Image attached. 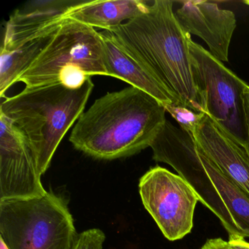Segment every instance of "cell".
<instances>
[{
	"label": "cell",
	"mask_w": 249,
	"mask_h": 249,
	"mask_svg": "<svg viewBox=\"0 0 249 249\" xmlns=\"http://www.w3.org/2000/svg\"><path fill=\"white\" fill-rule=\"evenodd\" d=\"M107 31L180 105L205 113L192 71L189 45L192 37L176 19L172 1L150 2L145 12Z\"/></svg>",
	"instance_id": "6da1fadb"
},
{
	"label": "cell",
	"mask_w": 249,
	"mask_h": 249,
	"mask_svg": "<svg viewBox=\"0 0 249 249\" xmlns=\"http://www.w3.org/2000/svg\"><path fill=\"white\" fill-rule=\"evenodd\" d=\"M165 113L161 103L135 87L108 92L80 116L70 142L96 160L131 157L151 146Z\"/></svg>",
	"instance_id": "7a4b0ae2"
},
{
	"label": "cell",
	"mask_w": 249,
	"mask_h": 249,
	"mask_svg": "<svg viewBox=\"0 0 249 249\" xmlns=\"http://www.w3.org/2000/svg\"><path fill=\"white\" fill-rule=\"evenodd\" d=\"M94 87L90 78L78 89L62 84L25 88L2 100L0 113L25 137L42 176L62 138L84 113Z\"/></svg>",
	"instance_id": "3957f363"
},
{
	"label": "cell",
	"mask_w": 249,
	"mask_h": 249,
	"mask_svg": "<svg viewBox=\"0 0 249 249\" xmlns=\"http://www.w3.org/2000/svg\"><path fill=\"white\" fill-rule=\"evenodd\" d=\"M94 75L109 76L100 33L65 19L17 83H24L26 88L62 84L78 89Z\"/></svg>",
	"instance_id": "277c9868"
},
{
	"label": "cell",
	"mask_w": 249,
	"mask_h": 249,
	"mask_svg": "<svg viewBox=\"0 0 249 249\" xmlns=\"http://www.w3.org/2000/svg\"><path fill=\"white\" fill-rule=\"evenodd\" d=\"M78 235L68 201L52 191L0 200V238L9 249H72Z\"/></svg>",
	"instance_id": "5b68a950"
},
{
	"label": "cell",
	"mask_w": 249,
	"mask_h": 249,
	"mask_svg": "<svg viewBox=\"0 0 249 249\" xmlns=\"http://www.w3.org/2000/svg\"><path fill=\"white\" fill-rule=\"evenodd\" d=\"M189 45L194 79L204 111L246 145L249 138L245 124L242 95L247 83L192 38Z\"/></svg>",
	"instance_id": "8992f818"
},
{
	"label": "cell",
	"mask_w": 249,
	"mask_h": 249,
	"mask_svg": "<svg viewBox=\"0 0 249 249\" xmlns=\"http://www.w3.org/2000/svg\"><path fill=\"white\" fill-rule=\"evenodd\" d=\"M150 147L154 160L171 166L188 182L199 202L216 215L229 236L246 237L214 187L199 158L192 135L167 120Z\"/></svg>",
	"instance_id": "52a82bcc"
},
{
	"label": "cell",
	"mask_w": 249,
	"mask_h": 249,
	"mask_svg": "<svg viewBox=\"0 0 249 249\" xmlns=\"http://www.w3.org/2000/svg\"><path fill=\"white\" fill-rule=\"evenodd\" d=\"M139 193L167 240H180L192 231L199 199L181 176L160 166L151 167L140 178Z\"/></svg>",
	"instance_id": "ba28073f"
},
{
	"label": "cell",
	"mask_w": 249,
	"mask_h": 249,
	"mask_svg": "<svg viewBox=\"0 0 249 249\" xmlns=\"http://www.w3.org/2000/svg\"><path fill=\"white\" fill-rule=\"evenodd\" d=\"M41 176L25 137L0 113V200L44 196Z\"/></svg>",
	"instance_id": "9c48e42d"
},
{
	"label": "cell",
	"mask_w": 249,
	"mask_h": 249,
	"mask_svg": "<svg viewBox=\"0 0 249 249\" xmlns=\"http://www.w3.org/2000/svg\"><path fill=\"white\" fill-rule=\"evenodd\" d=\"M175 16L185 33L198 36L206 43L214 58L228 62L229 49L237 27L232 11L221 9L215 2L189 0L182 2Z\"/></svg>",
	"instance_id": "30bf717a"
},
{
	"label": "cell",
	"mask_w": 249,
	"mask_h": 249,
	"mask_svg": "<svg viewBox=\"0 0 249 249\" xmlns=\"http://www.w3.org/2000/svg\"><path fill=\"white\" fill-rule=\"evenodd\" d=\"M194 138L198 149L249 195V155L246 145L208 114Z\"/></svg>",
	"instance_id": "8fae6325"
},
{
	"label": "cell",
	"mask_w": 249,
	"mask_h": 249,
	"mask_svg": "<svg viewBox=\"0 0 249 249\" xmlns=\"http://www.w3.org/2000/svg\"><path fill=\"white\" fill-rule=\"evenodd\" d=\"M79 1H33L14 11L7 22L1 49H12L56 31L65 12Z\"/></svg>",
	"instance_id": "7c38bea8"
},
{
	"label": "cell",
	"mask_w": 249,
	"mask_h": 249,
	"mask_svg": "<svg viewBox=\"0 0 249 249\" xmlns=\"http://www.w3.org/2000/svg\"><path fill=\"white\" fill-rule=\"evenodd\" d=\"M100 34L103 38L106 67L109 76L122 80L145 91L163 106L180 105L179 100L150 71L129 56L115 41L108 31L104 30L100 32Z\"/></svg>",
	"instance_id": "4fadbf2b"
},
{
	"label": "cell",
	"mask_w": 249,
	"mask_h": 249,
	"mask_svg": "<svg viewBox=\"0 0 249 249\" xmlns=\"http://www.w3.org/2000/svg\"><path fill=\"white\" fill-rule=\"evenodd\" d=\"M149 3L142 0L79 1L65 12L64 18L110 30L145 12Z\"/></svg>",
	"instance_id": "5bb4252c"
},
{
	"label": "cell",
	"mask_w": 249,
	"mask_h": 249,
	"mask_svg": "<svg viewBox=\"0 0 249 249\" xmlns=\"http://www.w3.org/2000/svg\"><path fill=\"white\" fill-rule=\"evenodd\" d=\"M37 37L12 49H1L0 56V97H5L8 89L47 46L53 33Z\"/></svg>",
	"instance_id": "9a60e30c"
},
{
	"label": "cell",
	"mask_w": 249,
	"mask_h": 249,
	"mask_svg": "<svg viewBox=\"0 0 249 249\" xmlns=\"http://www.w3.org/2000/svg\"><path fill=\"white\" fill-rule=\"evenodd\" d=\"M164 107L166 112H168L180 125V129L193 137L206 115L205 113L194 111L180 104H167Z\"/></svg>",
	"instance_id": "2e32d148"
},
{
	"label": "cell",
	"mask_w": 249,
	"mask_h": 249,
	"mask_svg": "<svg viewBox=\"0 0 249 249\" xmlns=\"http://www.w3.org/2000/svg\"><path fill=\"white\" fill-rule=\"evenodd\" d=\"M106 234L100 229L93 228L78 233L72 249H103Z\"/></svg>",
	"instance_id": "e0dca14e"
},
{
	"label": "cell",
	"mask_w": 249,
	"mask_h": 249,
	"mask_svg": "<svg viewBox=\"0 0 249 249\" xmlns=\"http://www.w3.org/2000/svg\"><path fill=\"white\" fill-rule=\"evenodd\" d=\"M225 249H249V243L243 236L230 235L226 242Z\"/></svg>",
	"instance_id": "ac0fdd59"
},
{
	"label": "cell",
	"mask_w": 249,
	"mask_h": 249,
	"mask_svg": "<svg viewBox=\"0 0 249 249\" xmlns=\"http://www.w3.org/2000/svg\"><path fill=\"white\" fill-rule=\"evenodd\" d=\"M243 113H244L245 124L249 138V86L248 84L243 90Z\"/></svg>",
	"instance_id": "d6986e66"
},
{
	"label": "cell",
	"mask_w": 249,
	"mask_h": 249,
	"mask_svg": "<svg viewBox=\"0 0 249 249\" xmlns=\"http://www.w3.org/2000/svg\"><path fill=\"white\" fill-rule=\"evenodd\" d=\"M225 243L221 238L208 239L200 249H224Z\"/></svg>",
	"instance_id": "ffe728a7"
},
{
	"label": "cell",
	"mask_w": 249,
	"mask_h": 249,
	"mask_svg": "<svg viewBox=\"0 0 249 249\" xmlns=\"http://www.w3.org/2000/svg\"><path fill=\"white\" fill-rule=\"evenodd\" d=\"M0 249H9V248L8 247L6 244H5V242L2 239L0 238Z\"/></svg>",
	"instance_id": "44dd1931"
},
{
	"label": "cell",
	"mask_w": 249,
	"mask_h": 249,
	"mask_svg": "<svg viewBox=\"0 0 249 249\" xmlns=\"http://www.w3.org/2000/svg\"><path fill=\"white\" fill-rule=\"evenodd\" d=\"M246 150H247L248 153H249V139L248 140L247 142H246Z\"/></svg>",
	"instance_id": "7402d4cb"
},
{
	"label": "cell",
	"mask_w": 249,
	"mask_h": 249,
	"mask_svg": "<svg viewBox=\"0 0 249 249\" xmlns=\"http://www.w3.org/2000/svg\"><path fill=\"white\" fill-rule=\"evenodd\" d=\"M243 3H245L246 5H249V0H245V1H243Z\"/></svg>",
	"instance_id": "603a6c76"
},
{
	"label": "cell",
	"mask_w": 249,
	"mask_h": 249,
	"mask_svg": "<svg viewBox=\"0 0 249 249\" xmlns=\"http://www.w3.org/2000/svg\"><path fill=\"white\" fill-rule=\"evenodd\" d=\"M226 242H227V241H226ZM225 245H226V243H225ZM224 249H225V247H224Z\"/></svg>",
	"instance_id": "cb8c5ba5"
}]
</instances>
